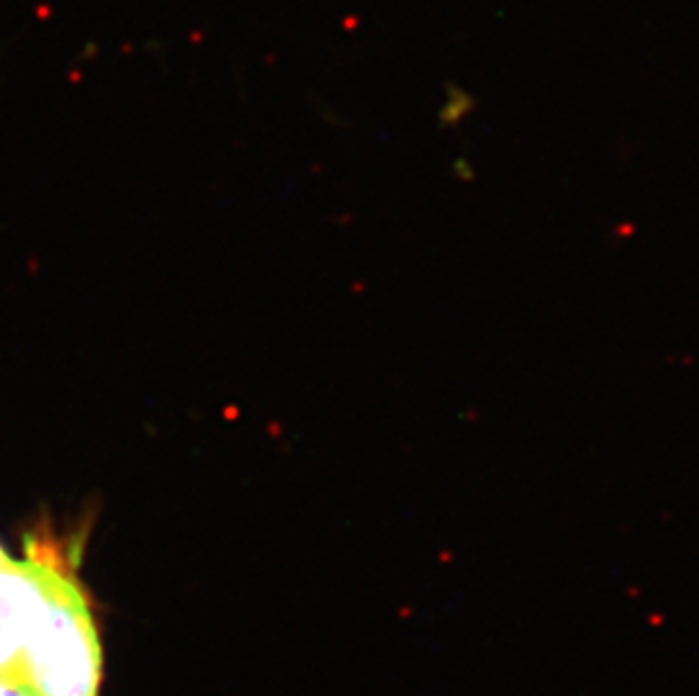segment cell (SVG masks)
Wrapping results in <instances>:
<instances>
[{"label": "cell", "instance_id": "6da1fadb", "mask_svg": "<svg viewBox=\"0 0 699 696\" xmlns=\"http://www.w3.org/2000/svg\"><path fill=\"white\" fill-rule=\"evenodd\" d=\"M18 678L35 696H100L102 647L93 615L82 586L52 549L46 594L25 640Z\"/></svg>", "mask_w": 699, "mask_h": 696}, {"label": "cell", "instance_id": "7a4b0ae2", "mask_svg": "<svg viewBox=\"0 0 699 696\" xmlns=\"http://www.w3.org/2000/svg\"><path fill=\"white\" fill-rule=\"evenodd\" d=\"M28 558L0 570V673H16L25 640L46 594L48 545L28 536Z\"/></svg>", "mask_w": 699, "mask_h": 696}, {"label": "cell", "instance_id": "3957f363", "mask_svg": "<svg viewBox=\"0 0 699 696\" xmlns=\"http://www.w3.org/2000/svg\"><path fill=\"white\" fill-rule=\"evenodd\" d=\"M0 696H35L16 673H0Z\"/></svg>", "mask_w": 699, "mask_h": 696}, {"label": "cell", "instance_id": "277c9868", "mask_svg": "<svg viewBox=\"0 0 699 696\" xmlns=\"http://www.w3.org/2000/svg\"><path fill=\"white\" fill-rule=\"evenodd\" d=\"M12 563H14V558H12V556H9V554L5 552V549H3V545H0V570H3V568H9Z\"/></svg>", "mask_w": 699, "mask_h": 696}]
</instances>
